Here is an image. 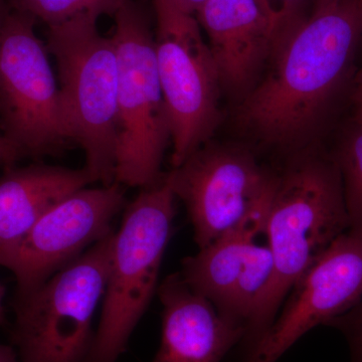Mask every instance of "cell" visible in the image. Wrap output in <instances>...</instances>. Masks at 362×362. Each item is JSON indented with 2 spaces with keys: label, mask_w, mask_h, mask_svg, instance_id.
Listing matches in <instances>:
<instances>
[{
  "label": "cell",
  "mask_w": 362,
  "mask_h": 362,
  "mask_svg": "<svg viewBox=\"0 0 362 362\" xmlns=\"http://www.w3.org/2000/svg\"><path fill=\"white\" fill-rule=\"evenodd\" d=\"M361 32V0L313 7L281 40L273 68L238 107L240 127L274 146L303 140L342 82Z\"/></svg>",
  "instance_id": "6da1fadb"
},
{
  "label": "cell",
  "mask_w": 362,
  "mask_h": 362,
  "mask_svg": "<svg viewBox=\"0 0 362 362\" xmlns=\"http://www.w3.org/2000/svg\"><path fill=\"white\" fill-rule=\"evenodd\" d=\"M346 232L349 218L335 159L306 152L278 171L265 228L274 272L247 321L243 339L247 352L270 327L295 283Z\"/></svg>",
  "instance_id": "7a4b0ae2"
},
{
  "label": "cell",
  "mask_w": 362,
  "mask_h": 362,
  "mask_svg": "<svg viewBox=\"0 0 362 362\" xmlns=\"http://www.w3.org/2000/svg\"><path fill=\"white\" fill-rule=\"evenodd\" d=\"M99 16L85 13L49 25L47 49L56 58L71 139L85 152L93 182L113 185L116 173L118 59Z\"/></svg>",
  "instance_id": "3957f363"
},
{
  "label": "cell",
  "mask_w": 362,
  "mask_h": 362,
  "mask_svg": "<svg viewBox=\"0 0 362 362\" xmlns=\"http://www.w3.org/2000/svg\"><path fill=\"white\" fill-rule=\"evenodd\" d=\"M165 175L144 187L124 214L113 252L99 326L86 362H116L156 291L175 216Z\"/></svg>",
  "instance_id": "277c9868"
},
{
  "label": "cell",
  "mask_w": 362,
  "mask_h": 362,
  "mask_svg": "<svg viewBox=\"0 0 362 362\" xmlns=\"http://www.w3.org/2000/svg\"><path fill=\"white\" fill-rule=\"evenodd\" d=\"M112 232L39 288L14 300L11 342L20 362H86L93 318L110 272Z\"/></svg>",
  "instance_id": "5b68a950"
},
{
  "label": "cell",
  "mask_w": 362,
  "mask_h": 362,
  "mask_svg": "<svg viewBox=\"0 0 362 362\" xmlns=\"http://www.w3.org/2000/svg\"><path fill=\"white\" fill-rule=\"evenodd\" d=\"M118 59L115 181L147 187L162 177L170 137L157 70L156 42L142 9L132 0L115 14Z\"/></svg>",
  "instance_id": "8992f818"
},
{
  "label": "cell",
  "mask_w": 362,
  "mask_h": 362,
  "mask_svg": "<svg viewBox=\"0 0 362 362\" xmlns=\"http://www.w3.org/2000/svg\"><path fill=\"white\" fill-rule=\"evenodd\" d=\"M154 8L157 70L177 168L218 128L221 82L197 16L165 0H154Z\"/></svg>",
  "instance_id": "52a82bcc"
},
{
  "label": "cell",
  "mask_w": 362,
  "mask_h": 362,
  "mask_svg": "<svg viewBox=\"0 0 362 362\" xmlns=\"http://www.w3.org/2000/svg\"><path fill=\"white\" fill-rule=\"evenodd\" d=\"M35 18L11 8L0 30V114L4 136L23 156L58 151L71 133Z\"/></svg>",
  "instance_id": "ba28073f"
},
{
  "label": "cell",
  "mask_w": 362,
  "mask_h": 362,
  "mask_svg": "<svg viewBox=\"0 0 362 362\" xmlns=\"http://www.w3.org/2000/svg\"><path fill=\"white\" fill-rule=\"evenodd\" d=\"M276 175L249 150L209 142L165 175L187 207L199 249L258 209L271 194Z\"/></svg>",
  "instance_id": "9c48e42d"
},
{
  "label": "cell",
  "mask_w": 362,
  "mask_h": 362,
  "mask_svg": "<svg viewBox=\"0 0 362 362\" xmlns=\"http://www.w3.org/2000/svg\"><path fill=\"white\" fill-rule=\"evenodd\" d=\"M124 204L120 183L82 188L52 206L20 239L0 247V266L13 274L16 297L35 291L110 235Z\"/></svg>",
  "instance_id": "30bf717a"
},
{
  "label": "cell",
  "mask_w": 362,
  "mask_h": 362,
  "mask_svg": "<svg viewBox=\"0 0 362 362\" xmlns=\"http://www.w3.org/2000/svg\"><path fill=\"white\" fill-rule=\"evenodd\" d=\"M362 298V238H337L295 283L245 362H276L312 328L328 325Z\"/></svg>",
  "instance_id": "8fae6325"
},
{
  "label": "cell",
  "mask_w": 362,
  "mask_h": 362,
  "mask_svg": "<svg viewBox=\"0 0 362 362\" xmlns=\"http://www.w3.org/2000/svg\"><path fill=\"white\" fill-rule=\"evenodd\" d=\"M158 296L163 307L161 340L152 362H221L244 339V326L221 315L180 273L164 279Z\"/></svg>",
  "instance_id": "7c38bea8"
},
{
  "label": "cell",
  "mask_w": 362,
  "mask_h": 362,
  "mask_svg": "<svg viewBox=\"0 0 362 362\" xmlns=\"http://www.w3.org/2000/svg\"><path fill=\"white\" fill-rule=\"evenodd\" d=\"M195 16L209 39L221 87L246 89L275 49L257 0H206Z\"/></svg>",
  "instance_id": "4fadbf2b"
},
{
  "label": "cell",
  "mask_w": 362,
  "mask_h": 362,
  "mask_svg": "<svg viewBox=\"0 0 362 362\" xmlns=\"http://www.w3.org/2000/svg\"><path fill=\"white\" fill-rule=\"evenodd\" d=\"M93 183L86 170L33 164L0 177V247L23 235L52 206Z\"/></svg>",
  "instance_id": "5bb4252c"
},
{
  "label": "cell",
  "mask_w": 362,
  "mask_h": 362,
  "mask_svg": "<svg viewBox=\"0 0 362 362\" xmlns=\"http://www.w3.org/2000/svg\"><path fill=\"white\" fill-rule=\"evenodd\" d=\"M270 197L245 220L182 261L181 277L218 312L244 269L252 243L265 233Z\"/></svg>",
  "instance_id": "9a60e30c"
},
{
  "label": "cell",
  "mask_w": 362,
  "mask_h": 362,
  "mask_svg": "<svg viewBox=\"0 0 362 362\" xmlns=\"http://www.w3.org/2000/svg\"><path fill=\"white\" fill-rule=\"evenodd\" d=\"M334 159L341 175L349 233L362 238V123H357Z\"/></svg>",
  "instance_id": "2e32d148"
},
{
  "label": "cell",
  "mask_w": 362,
  "mask_h": 362,
  "mask_svg": "<svg viewBox=\"0 0 362 362\" xmlns=\"http://www.w3.org/2000/svg\"><path fill=\"white\" fill-rule=\"evenodd\" d=\"M11 8L57 25L81 14L114 16L129 0H7Z\"/></svg>",
  "instance_id": "e0dca14e"
},
{
  "label": "cell",
  "mask_w": 362,
  "mask_h": 362,
  "mask_svg": "<svg viewBox=\"0 0 362 362\" xmlns=\"http://www.w3.org/2000/svg\"><path fill=\"white\" fill-rule=\"evenodd\" d=\"M257 2L270 25L276 49L281 40L308 16L305 13L310 0H257Z\"/></svg>",
  "instance_id": "ac0fdd59"
},
{
  "label": "cell",
  "mask_w": 362,
  "mask_h": 362,
  "mask_svg": "<svg viewBox=\"0 0 362 362\" xmlns=\"http://www.w3.org/2000/svg\"><path fill=\"white\" fill-rule=\"evenodd\" d=\"M328 325L337 328L349 343L350 362H362V298L346 313L333 319Z\"/></svg>",
  "instance_id": "d6986e66"
},
{
  "label": "cell",
  "mask_w": 362,
  "mask_h": 362,
  "mask_svg": "<svg viewBox=\"0 0 362 362\" xmlns=\"http://www.w3.org/2000/svg\"><path fill=\"white\" fill-rule=\"evenodd\" d=\"M23 156V152L11 140L0 135V165H11Z\"/></svg>",
  "instance_id": "ffe728a7"
},
{
  "label": "cell",
  "mask_w": 362,
  "mask_h": 362,
  "mask_svg": "<svg viewBox=\"0 0 362 362\" xmlns=\"http://www.w3.org/2000/svg\"><path fill=\"white\" fill-rule=\"evenodd\" d=\"M180 11L190 14H197L206 0H165Z\"/></svg>",
  "instance_id": "44dd1931"
},
{
  "label": "cell",
  "mask_w": 362,
  "mask_h": 362,
  "mask_svg": "<svg viewBox=\"0 0 362 362\" xmlns=\"http://www.w3.org/2000/svg\"><path fill=\"white\" fill-rule=\"evenodd\" d=\"M0 362H20L18 352L13 346L0 343Z\"/></svg>",
  "instance_id": "7402d4cb"
},
{
  "label": "cell",
  "mask_w": 362,
  "mask_h": 362,
  "mask_svg": "<svg viewBox=\"0 0 362 362\" xmlns=\"http://www.w3.org/2000/svg\"><path fill=\"white\" fill-rule=\"evenodd\" d=\"M354 98H356V122L362 123V71L361 77H359L358 84H357Z\"/></svg>",
  "instance_id": "603a6c76"
},
{
  "label": "cell",
  "mask_w": 362,
  "mask_h": 362,
  "mask_svg": "<svg viewBox=\"0 0 362 362\" xmlns=\"http://www.w3.org/2000/svg\"><path fill=\"white\" fill-rule=\"evenodd\" d=\"M11 6H9L7 0H0V30H1V26L4 25V21L6 20L7 13L11 11Z\"/></svg>",
  "instance_id": "cb8c5ba5"
},
{
  "label": "cell",
  "mask_w": 362,
  "mask_h": 362,
  "mask_svg": "<svg viewBox=\"0 0 362 362\" xmlns=\"http://www.w3.org/2000/svg\"><path fill=\"white\" fill-rule=\"evenodd\" d=\"M6 296V288L0 284V325L6 321V312H4V300Z\"/></svg>",
  "instance_id": "d4e9b609"
},
{
  "label": "cell",
  "mask_w": 362,
  "mask_h": 362,
  "mask_svg": "<svg viewBox=\"0 0 362 362\" xmlns=\"http://www.w3.org/2000/svg\"><path fill=\"white\" fill-rule=\"evenodd\" d=\"M334 1H338V0H314V7L325 6V4Z\"/></svg>",
  "instance_id": "484cf974"
},
{
  "label": "cell",
  "mask_w": 362,
  "mask_h": 362,
  "mask_svg": "<svg viewBox=\"0 0 362 362\" xmlns=\"http://www.w3.org/2000/svg\"><path fill=\"white\" fill-rule=\"evenodd\" d=\"M361 1H362V0H361Z\"/></svg>",
  "instance_id": "4316f807"
}]
</instances>
